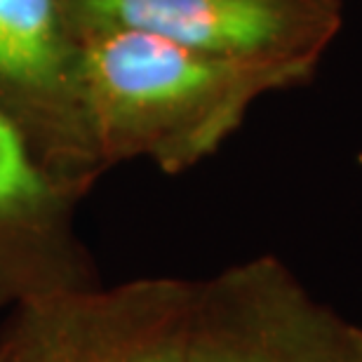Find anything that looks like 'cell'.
I'll return each instance as SVG.
<instances>
[{"mask_svg":"<svg viewBox=\"0 0 362 362\" xmlns=\"http://www.w3.org/2000/svg\"><path fill=\"white\" fill-rule=\"evenodd\" d=\"M78 38L141 33L202 54L317 69L344 26L341 0H64Z\"/></svg>","mask_w":362,"mask_h":362,"instance_id":"4","label":"cell"},{"mask_svg":"<svg viewBox=\"0 0 362 362\" xmlns=\"http://www.w3.org/2000/svg\"><path fill=\"white\" fill-rule=\"evenodd\" d=\"M0 111L78 198L99 177L81 88V38L64 0H0Z\"/></svg>","mask_w":362,"mask_h":362,"instance_id":"5","label":"cell"},{"mask_svg":"<svg viewBox=\"0 0 362 362\" xmlns=\"http://www.w3.org/2000/svg\"><path fill=\"white\" fill-rule=\"evenodd\" d=\"M186 362H362V327L257 257L193 282Z\"/></svg>","mask_w":362,"mask_h":362,"instance_id":"2","label":"cell"},{"mask_svg":"<svg viewBox=\"0 0 362 362\" xmlns=\"http://www.w3.org/2000/svg\"><path fill=\"white\" fill-rule=\"evenodd\" d=\"M313 66L202 54L141 33L81 38V88L99 175L146 158L179 175L214 156L266 94L306 85Z\"/></svg>","mask_w":362,"mask_h":362,"instance_id":"1","label":"cell"},{"mask_svg":"<svg viewBox=\"0 0 362 362\" xmlns=\"http://www.w3.org/2000/svg\"><path fill=\"white\" fill-rule=\"evenodd\" d=\"M193 282L141 278L12 308L0 362H186Z\"/></svg>","mask_w":362,"mask_h":362,"instance_id":"3","label":"cell"},{"mask_svg":"<svg viewBox=\"0 0 362 362\" xmlns=\"http://www.w3.org/2000/svg\"><path fill=\"white\" fill-rule=\"evenodd\" d=\"M76 202L0 111V308L99 285L76 235Z\"/></svg>","mask_w":362,"mask_h":362,"instance_id":"6","label":"cell"}]
</instances>
